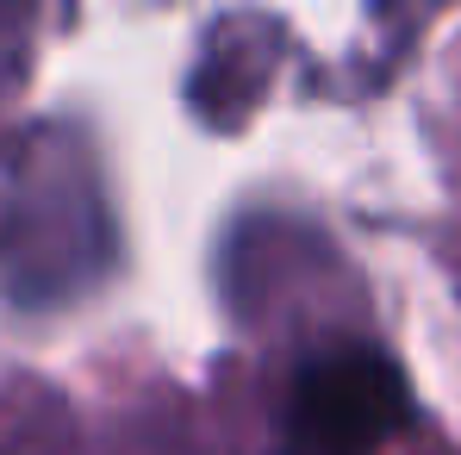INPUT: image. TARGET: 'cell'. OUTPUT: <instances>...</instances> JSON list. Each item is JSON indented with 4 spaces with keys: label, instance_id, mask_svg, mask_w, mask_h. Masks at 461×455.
I'll return each mask as SVG.
<instances>
[{
    "label": "cell",
    "instance_id": "6da1fadb",
    "mask_svg": "<svg viewBox=\"0 0 461 455\" xmlns=\"http://www.w3.org/2000/svg\"><path fill=\"white\" fill-rule=\"evenodd\" d=\"M411 412L399 362L375 343H324L294 369L275 455H381Z\"/></svg>",
    "mask_w": 461,
    "mask_h": 455
}]
</instances>
